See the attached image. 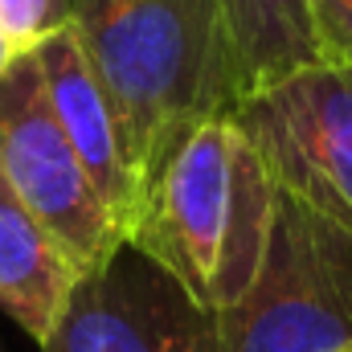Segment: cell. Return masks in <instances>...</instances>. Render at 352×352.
Listing matches in <instances>:
<instances>
[{
  "label": "cell",
  "instance_id": "3",
  "mask_svg": "<svg viewBox=\"0 0 352 352\" xmlns=\"http://www.w3.org/2000/svg\"><path fill=\"white\" fill-rule=\"evenodd\" d=\"M217 320L221 352H352V238L278 188L263 270Z\"/></svg>",
  "mask_w": 352,
  "mask_h": 352
},
{
  "label": "cell",
  "instance_id": "2",
  "mask_svg": "<svg viewBox=\"0 0 352 352\" xmlns=\"http://www.w3.org/2000/svg\"><path fill=\"white\" fill-rule=\"evenodd\" d=\"M66 25L123 119L140 192L173 140L246 98L217 0H66Z\"/></svg>",
  "mask_w": 352,
  "mask_h": 352
},
{
  "label": "cell",
  "instance_id": "8",
  "mask_svg": "<svg viewBox=\"0 0 352 352\" xmlns=\"http://www.w3.org/2000/svg\"><path fill=\"white\" fill-rule=\"evenodd\" d=\"M74 283L78 266L62 254L0 173V311L41 344L54 332Z\"/></svg>",
  "mask_w": 352,
  "mask_h": 352
},
{
  "label": "cell",
  "instance_id": "4",
  "mask_svg": "<svg viewBox=\"0 0 352 352\" xmlns=\"http://www.w3.org/2000/svg\"><path fill=\"white\" fill-rule=\"evenodd\" d=\"M0 173L78 274L102 266L127 242L58 127L33 54L12 58L0 74Z\"/></svg>",
  "mask_w": 352,
  "mask_h": 352
},
{
  "label": "cell",
  "instance_id": "1",
  "mask_svg": "<svg viewBox=\"0 0 352 352\" xmlns=\"http://www.w3.org/2000/svg\"><path fill=\"white\" fill-rule=\"evenodd\" d=\"M278 184L234 115L188 127L144 180L127 242L205 307L230 311L258 278Z\"/></svg>",
  "mask_w": 352,
  "mask_h": 352
},
{
  "label": "cell",
  "instance_id": "12",
  "mask_svg": "<svg viewBox=\"0 0 352 352\" xmlns=\"http://www.w3.org/2000/svg\"><path fill=\"white\" fill-rule=\"evenodd\" d=\"M12 58H21V54H12V45H8V41H4V33H0V74L12 66Z\"/></svg>",
  "mask_w": 352,
  "mask_h": 352
},
{
  "label": "cell",
  "instance_id": "6",
  "mask_svg": "<svg viewBox=\"0 0 352 352\" xmlns=\"http://www.w3.org/2000/svg\"><path fill=\"white\" fill-rule=\"evenodd\" d=\"M41 352H221V320L131 242L78 274Z\"/></svg>",
  "mask_w": 352,
  "mask_h": 352
},
{
  "label": "cell",
  "instance_id": "11",
  "mask_svg": "<svg viewBox=\"0 0 352 352\" xmlns=\"http://www.w3.org/2000/svg\"><path fill=\"white\" fill-rule=\"evenodd\" d=\"M320 62L352 70V0H303Z\"/></svg>",
  "mask_w": 352,
  "mask_h": 352
},
{
  "label": "cell",
  "instance_id": "5",
  "mask_svg": "<svg viewBox=\"0 0 352 352\" xmlns=\"http://www.w3.org/2000/svg\"><path fill=\"white\" fill-rule=\"evenodd\" d=\"M234 119L258 144L283 192L352 238V70L303 66L238 102Z\"/></svg>",
  "mask_w": 352,
  "mask_h": 352
},
{
  "label": "cell",
  "instance_id": "9",
  "mask_svg": "<svg viewBox=\"0 0 352 352\" xmlns=\"http://www.w3.org/2000/svg\"><path fill=\"white\" fill-rule=\"evenodd\" d=\"M217 4L226 12L238 50L246 94L320 62L303 0H217Z\"/></svg>",
  "mask_w": 352,
  "mask_h": 352
},
{
  "label": "cell",
  "instance_id": "10",
  "mask_svg": "<svg viewBox=\"0 0 352 352\" xmlns=\"http://www.w3.org/2000/svg\"><path fill=\"white\" fill-rule=\"evenodd\" d=\"M66 25V0H0V33L12 54H33Z\"/></svg>",
  "mask_w": 352,
  "mask_h": 352
},
{
  "label": "cell",
  "instance_id": "7",
  "mask_svg": "<svg viewBox=\"0 0 352 352\" xmlns=\"http://www.w3.org/2000/svg\"><path fill=\"white\" fill-rule=\"evenodd\" d=\"M33 62L41 70V87H45L58 127L66 131L74 156L82 160L98 197L107 201V209L115 213V221L123 226V238H127L135 209H140V173H135V160H131V148L123 135V119H119L111 94L98 82V74L87 62L70 25L50 33L33 50Z\"/></svg>",
  "mask_w": 352,
  "mask_h": 352
}]
</instances>
